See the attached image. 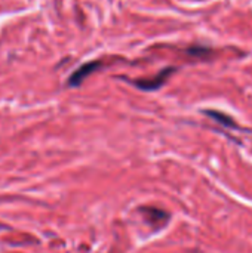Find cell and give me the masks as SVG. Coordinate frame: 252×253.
Listing matches in <instances>:
<instances>
[{
	"instance_id": "obj_4",
	"label": "cell",
	"mask_w": 252,
	"mask_h": 253,
	"mask_svg": "<svg viewBox=\"0 0 252 253\" xmlns=\"http://www.w3.org/2000/svg\"><path fill=\"white\" fill-rule=\"evenodd\" d=\"M208 52V49H205V47H192V49H189V53H192V55H201V53H206Z\"/></svg>"
},
{
	"instance_id": "obj_3",
	"label": "cell",
	"mask_w": 252,
	"mask_h": 253,
	"mask_svg": "<svg viewBox=\"0 0 252 253\" xmlns=\"http://www.w3.org/2000/svg\"><path fill=\"white\" fill-rule=\"evenodd\" d=\"M203 114H206L208 117H211L212 120H215L218 125L227 127V129H241V126L236 123V120L221 111H215V110H203Z\"/></svg>"
},
{
	"instance_id": "obj_1",
	"label": "cell",
	"mask_w": 252,
	"mask_h": 253,
	"mask_svg": "<svg viewBox=\"0 0 252 253\" xmlns=\"http://www.w3.org/2000/svg\"><path fill=\"white\" fill-rule=\"evenodd\" d=\"M174 73H175V67H168V68H163L160 73H157L156 76H153L150 79H137V80H132V83L141 90L153 92V90L160 89Z\"/></svg>"
},
{
	"instance_id": "obj_2",
	"label": "cell",
	"mask_w": 252,
	"mask_h": 253,
	"mask_svg": "<svg viewBox=\"0 0 252 253\" xmlns=\"http://www.w3.org/2000/svg\"><path fill=\"white\" fill-rule=\"evenodd\" d=\"M101 61H91V62H86L83 65H80L70 77H68V86H73V87H77L82 84V82L89 77L92 73H95L97 70L101 68Z\"/></svg>"
}]
</instances>
